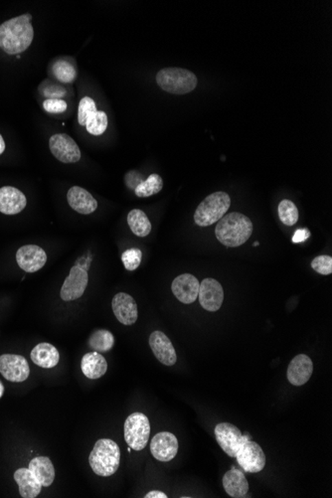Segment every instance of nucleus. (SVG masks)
<instances>
[{
  "mask_svg": "<svg viewBox=\"0 0 332 498\" xmlns=\"http://www.w3.org/2000/svg\"><path fill=\"white\" fill-rule=\"evenodd\" d=\"M4 393V386L3 384H2L1 381H0V398L2 397V395H3Z\"/></svg>",
  "mask_w": 332,
  "mask_h": 498,
  "instance_id": "obj_38",
  "label": "nucleus"
},
{
  "mask_svg": "<svg viewBox=\"0 0 332 498\" xmlns=\"http://www.w3.org/2000/svg\"><path fill=\"white\" fill-rule=\"evenodd\" d=\"M311 268L316 273L323 274V276H329L332 273L331 257L327 256V254L316 257L311 262Z\"/></svg>",
  "mask_w": 332,
  "mask_h": 498,
  "instance_id": "obj_33",
  "label": "nucleus"
},
{
  "mask_svg": "<svg viewBox=\"0 0 332 498\" xmlns=\"http://www.w3.org/2000/svg\"><path fill=\"white\" fill-rule=\"evenodd\" d=\"M27 204L25 195L17 188L4 186L0 188V212L5 215H16Z\"/></svg>",
  "mask_w": 332,
  "mask_h": 498,
  "instance_id": "obj_20",
  "label": "nucleus"
},
{
  "mask_svg": "<svg viewBox=\"0 0 332 498\" xmlns=\"http://www.w3.org/2000/svg\"><path fill=\"white\" fill-rule=\"evenodd\" d=\"M4 150H5V143H4L3 137L0 134V154H3Z\"/></svg>",
  "mask_w": 332,
  "mask_h": 498,
  "instance_id": "obj_37",
  "label": "nucleus"
},
{
  "mask_svg": "<svg viewBox=\"0 0 332 498\" xmlns=\"http://www.w3.org/2000/svg\"><path fill=\"white\" fill-rule=\"evenodd\" d=\"M54 76L61 83H72L77 77L76 68L66 60H59L52 68Z\"/></svg>",
  "mask_w": 332,
  "mask_h": 498,
  "instance_id": "obj_30",
  "label": "nucleus"
},
{
  "mask_svg": "<svg viewBox=\"0 0 332 498\" xmlns=\"http://www.w3.org/2000/svg\"><path fill=\"white\" fill-rule=\"evenodd\" d=\"M91 468L99 477L115 475L119 468L121 451L115 440L101 439L95 444L88 457Z\"/></svg>",
  "mask_w": 332,
  "mask_h": 498,
  "instance_id": "obj_3",
  "label": "nucleus"
},
{
  "mask_svg": "<svg viewBox=\"0 0 332 498\" xmlns=\"http://www.w3.org/2000/svg\"><path fill=\"white\" fill-rule=\"evenodd\" d=\"M112 311L121 324L132 325L139 318L136 300L130 294L119 293L112 300Z\"/></svg>",
  "mask_w": 332,
  "mask_h": 498,
  "instance_id": "obj_17",
  "label": "nucleus"
},
{
  "mask_svg": "<svg viewBox=\"0 0 332 498\" xmlns=\"http://www.w3.org/2000/svg\"><path fill=\"white\" fill-rule=\"evenodd\" d=\"M214 433L219 446L231 458H236L239 449L246 440H251L249 435H243L236 426L230 423H220L217 425Z\"/></svg>",
  "mask_w": 332,
  "mask_h": 498,
  "instance_id": "obj_8",
  "label": "nucleus"
},
{
  "mask_svg": "<svg viewBox=\"0 0 332 498\" xmlns=\"http://www.w3.org/2000/svg\"><path fill=\"white\" fill-rule=\"evenodd\" d=\"M200 283L191 274H182L174 278L171 291L179 302L185 305L193 303L198 298Z\"/></svg>",
  "mask_w": 332,
  "mask_h": 498,
  "instance_id": "obj_16",
  "label": "nucleus"
},
{
  "mask_svg": "<svg viewBox=\"0 0 332 498\" xmlns=\"http://www.w3.org/2000/svg\"><path fill=\"white\" fill-rule=\"evenodd\" d=\"M313 372V363L305 354H298L289 363L287 377L294 386H303L311 379Z\"/></svg>",
  "mask_w": 332,
  "mask_h": 498,
  "instance_id": "obj_19",
  "label": "nucleus"
},
{
  "mask_svg": "<svg viewBox=\"0 0 332 498\" xmlns=\"http://www.w3.org/2000/svg\"><path fill=\"white\" fill-rule=\"evenodd\" d=\"M278 213L280 220L285 226H294L298 221V208L293 201L287 199L281 201L278 207Z\"/></svg>",
  "mask_w": 332,
  "mask_h": 498,
  "instance_id": "obj_31",
  "label": "nucleus"
},
{
  "mask_svg": "<svg viewBox=\"0 0 332 498\" xmlns=\"http://www.w3.org/2000/svg\"><path fill=\"white\" fill-rule=\"evenodd\" d=\"M81 369L88 379H99L107 372L108 362L99 352H88L82 358Z\"/></svg>",
  "mask_w": 332,
  "mask_h": 498,
  "instance_id": "obj_23",
  "label": "nucleus"
},
{
  "mask_svg": "<svg viewBox=\"0 0 332 498\" xmlns=\"http://www.w3.org/2000/svg\"><path fill=\"white\" fill-rule=\"evenodd\" d=\"M128 224L137 237H147L152 232V223L143 210L134 209L128 213Z\"/></svg>",
  "mask_w": 332,
  "mask_h": 498,
  "instance_id": "obj_27",
  "label": "nucleus"
},
{
  "mask_svg": "<svg viewBox=\"0 0 332 498\" xmlns=\"http://www.w3.org/2000/svg\"><path fill=\"white\" fill-rule=\"evenodd\" d=\"M14 479L19 486L20 497L35 498L41 493L42 486L29 469H19L14 473Z\"/></svg>",
  "mask_w": 332,
  "mask_h": 498,
  "instance_id": "obj_25",
  "label": "nucleus"
},
{
  "mask_svg": "<svg viewBox=\"0 0 332 498\" xmlns=\"http://www.w3.org/2000/svg\"><path fill=\"white\" fill-rule=\"evenodd\" d=\"M67 103L64 99L51 98L43 102V108L49 114H63L67 110Z\"/></svg>",
  "mask_w": 332,
  "mask_h": 498,
  "instance_id": "obj_34",
  "label": "nucleus"
},
{
  "mask_svg": "<svg viewBox=\"0 0 332 498\" xmlns=\"http://www.w3.org/2000/svg\"><path fill=\"white\" fill-rule=\"evenodd\" d=\"M163 188V180L161 176L154 174L147 177V180L141 181L134 188V193L137 197L145 198L159 193Z\"/></svg>",
  "mask_w": 332,
  "mask_h": 498,
  "instance_id": "obj_29",
  "label": "nucleus"
},
{
  "mask_svg": "<svg viewBox=\"0 0 332 498\" xmlns=\"http://www.w3.org/2000/svg\"><path fill=\"white\" fill-rule=\"evenodd\" d=\"M69 205L82 215H88L96 211L98 202L90 192L80 186H73L67 193Z\"/></svg>",
  "mask_w": 332,
  "mask_h": 498,
  "instance_id": "obj_21",
  "label": "nucleus"
},
{
  "mask_svg": "<svg viewBox=\"0 0 332 498\" xmlns=\"http://www.w3.org/2000/svg\"><path fill=\"white\" fill-rule=\"evenodd\" d=\"M88 283L87 270L75 265L62 285L61 296L64 302L78 300L85 293Z\"/></svg>",
  "mask_w": 332,
  "mask_h": 498,
  "instance_id": "obj_11",
  "label": "nucleus"
},
{
  "mask_svg": "<svg viewBox=\"0 0 332 498\" xmlns=\"http://www.w3.org/2000/svg\"><path fill=\"white\" fill-rule=\"evenodd\" d=\"M150 346L156 359L165 366H174L177 361L176 349L163 331H154L150 336Z\"/></svg>",
  "mask_w": 332,
  "mask_h": 498,
  "instance_id": "obj_18",
  "label": "nucleus"
},
{
  "mask_svg": "<svg viewBox=\"0 0 332 498\" xmlns=\"http://www.w3.org/2000/svg\"><path fill=\"white\" fill-rule=\"evenodd\" d=\"M123 429L126 442L130 448L141 451L147 447L150 440V423L145 414L134 413L128 416Z\"/></svg>",
  "mask_w": 332,
  "mask_h": 498,
  "instance_id": "obj_7",
  "label": "nucleus"
},
{
  "mask_svg": "<svg viewBox=\"0 0 332 498\" xmlns=\"http://www.w3.org/2000/svg\"><path fill=\"white\" fill-rule=\"evenodd\" d=\"M199 303L201 307L210 313H215L222 307L224 291L222 285L214 278H205L199 287Z\"/></svg>",
  "mask_w": 332,
  "mask_h": 498,
  "instance_id": "obj_13",
  "label": "nucleus"
},
{
  "mask_svg": "<svg viewBox=\"0 0 332 498\" xmlns=\"http://www.w3.org/2000/svg\"><path fill=\"white\" fill-rule=\"evenodd\" d=\"M156 83L163 91L170 94L185 95L196 88L198 80L191 71L169 67L157 73Z\"/></svg>",
  "mask_w": 332,
  "mask_h": 498,
  "instance_id": "obj_4",
  "label": "nucleus"
},
{
  "mask_svg": "<svg viewBox=\"0 0 332 498\" xmlns=\"http://www.w3.org/2000/svg\"><path fill=\"white\" fill-rule=\"evenodd\" d=\"M231 206V198L226 192L210 194L197 207L194 221L199 227H207L218 222Z\"/></svg>",
  "mask_w": 332,
  "mask_h": 498,
  "instance_id": "obj_5",
  "label": "nucleus"
},
{
  "mask_svg": "<svg viewBox=\"0 0 332 498\" xmlns=\"http://www.w3.org/2000/svg\"><path fill=\"white\" fill-rule=\"evenodd\" d=\"M141 259H143V252L139 249H137V248L127 250L121 254V262H123L126 269L130 272L136 271L141 265Z\"/></svg>",
  "mask_w": 332,
  "mask_h": 498,
  "instance_id": "obj_32",
  "label": "nucleus"
},
{
  "mask_svg": "<svg viewBox=\"0 0 332 498\" xmlns=\"http://www.w3.org/2000/svg\"><path fill=\"white\" fill-rule=\"evenodd\" d=\"M237 462L246 473H257L262 471L265 466V455L263 449L253 442L247 440L236 455Z\"/></svg>",
  "mask_w": 332,
  "mask_h": 498,
  "instance_id": "obj_9",
  "label": "nucleus"
},
{
  "mask_svg": "<svg viewBox=\"0 0 332 498\" xmlns=\"http://www.w3.org/2000/svg\"><path fill=\"white\" fill-rule=\"evenodd\" d=\"M253 234V223L239 212L224 215L215 228L216 238L226 247L235 248L245 244Z\"/></svg>",
  "mask_w": 332,
  "mask_h": 498,
  "instance_id": "obj_2",
  "label": "nucleus"
},
{
  "mask_svg": "<svg viewBox=\"0 0 332 498\" xmlns=\"http://www.w3.org/2000/svg\"><path fill=\"white\" fill-rule=\"evenodd\" d=\"M42 486L48 488L55 479V469L47 457H37L31 460L29 468Z\"/></svg>",
  "mask_w": 332,
  "mask_h": 498,
  "instance_id": "obj_26",
  "label": "nucleus"
},
{
  "mask_svg": "<svg viewBox=\"0 0 332 498\" xmlns=\"http://www.w3.org/2000/svg\"><path fill=\"white\" fill-rule=\"evenodd\" d=\"M309 237H311L309 230L307 229V228H303V229H298L294 232L292 241H293L294 244H298V243H303L307 241Z\"/></svg>",
  "mask_w": 332,
  "mask_h": 498,
  "instance_id": "obj_35",
  "label": "nucleus"
},
{
  "mask_svg": "<svg viewBox=\"0 0 332 498\" xmlns=\"http://www.w3.org/2000/svg\"><path fill=\"white\" fill-rule=\"evenodd\" d=\"M88 344L93 351L103 353L110 351L114 347L115 337L112 332L106 329H99L91 334Z\"/></svg>",
  "mask_w": 332,
  "mask_h": 498,
  "instance_id": "obj_28",
  "label": "nucleus"
},
{
  "mask_svg": "<svg viewBox=\"0 0 332 498\" xmlns=\"http://www.w3.org/2000/svg\"><path fill=\"white\" fill-rule=\"evenodd\" d=\"M31 19L32 15L27 13L3 22L0 25V49L10 55L27 50L34 38Z\"/></svg>",
  "mask_w": 332,
  "mask_h": 498,
  "instance_id": "obj_1",
  "label": "nucleus"
},
{
  "mask_svg": "<svg viewBox=\"0 0 332 498\" xmlns=\"http://www.w3.org/2000/svg\"><path fill=\"white\" fill-rule=\"evenodd\" d=\"M254 246H259V243L258 242L254 243Z\"/></svg>",
  "mask_w": 332,
  "mask_h": 498,
  "instance_id": "obj_39",
  "label": "nucleus"
},
{
  "mask_svg": "<svg viewBox=\"0 0 332 498\" xmlns=\"http://www.w3.org/2000/svg\"><path fill=\"white\" fill-rule=\"evenodd\" d=\"M0 373L8 381L24 382L29 377V364L23 356L2 354L0 356Z\"/></svg>",
  "mask_w": 332,
  "mask_h": 498,
  "instance_id": "obj_12",
  "label": "nucleus"
},
{
  "mask_svg": "<svg viewBox=\"0 0 332 498\" xmlns=\"http://www.w3.org/2000/svg\"><path fill=\"white\" fill-rule=\"evenodd\" d=\"M31 359L37 366L50 369L59 363L60 354L54 345L50 343H39L31 351Z\"/></svg>",
  "mask_w": 332,
  "mask_h": 498,
  "instance_id": "obj_24",
  "label": "nucleus"
},
{
  "mask_svg": "<svg viewBox=\"0 0 332 498\" xmlns=\"http://www.w3.org/2000/svg\"><path fill=\"white\" fill-rule=\"evenodd\" d=\"M223 486L227 495L234 498L245 497L249 491V482L244 473L235 468L225 473Z\"/></svg>",
  "mask_w": 332,
  "mask_h": 498,
  "instance_id": "obj_22",
  "label": "nucleus"
},
{
  "mask_svg": "<svg viewBox=\"0 0 332 498\" xmlns=\"http://www.w3.org/2000/svg\"><path fill=\"white\" fill-rule=\"evenodd\" d=\"M145 498H167V495H165L163 491L152 490L148 493L145 497Z\"/></svg>",
  "mask_w": 332,
  "mask_h": 498,
  "instance_id": "obj_36",
  "label": "nucleus"
},
{
  "mask_svg": "<svg viewBox=\"0 0 332 498\" xmlns=\"http://www.w3.org/2000/svg\"><path fill=\"white\" fill-rule=\"evenodd\" d=\"M150 453L159 462H170L178 453V440L169 431L156 434L150 444Z\"/></svg>",
  "mask_w": 332,
  "mask_h": 498,
  "instance_id": "obj_14",
  "label": "nucleus"
},
{
  "mask_svg": "<svg viewBox=\"0 0 332 498\" xmlns=\"http://www.w3.org/2000/svg\"><path fill=\"white\" fill-rule=\"evenodd\" d=\"M47 259L46 252L36 245L23 246L16 253L17 264L26 273H35L41 270Z\"/></svg>",
  "mask_w": 332,
  "mask_h": 498,
  "instance_id": "obj_15",
  "label": "nucleus"
},
{
  "mask_svg": "<svg viewBox=\"0 0 332 498\" xmlns=\"http://www.w3.org/2000/svg\"><path fill=\"white\" fill-rule=\"evenodd\" d=\"M49 148L55 158L64 163H76L81 159V150L76 141L66 134L50 137Z\"/></svg>",
  "mask_w": 332,
  "mask_h": 498,
  "instance_id": "obj_10",
  "label": "nucleus"
},
{
  "mask_svg": "<svg viewBox=\"0 0 332 498\" xmlns=\"http://www.w3.org/2000/svg\"><path fill=\"white\" fill-rule=\"evenodd\" d=\"M78 123L87 128L88 134L101 136L108 128V116L97 110L96 103L90 97L82 99L78 107Z\"/></svg>",
  "mask_w": 332,
  "mask_h": 498,
  "instance_id": "obj_6",
  "label": "nucleus"
}]
</instances>
